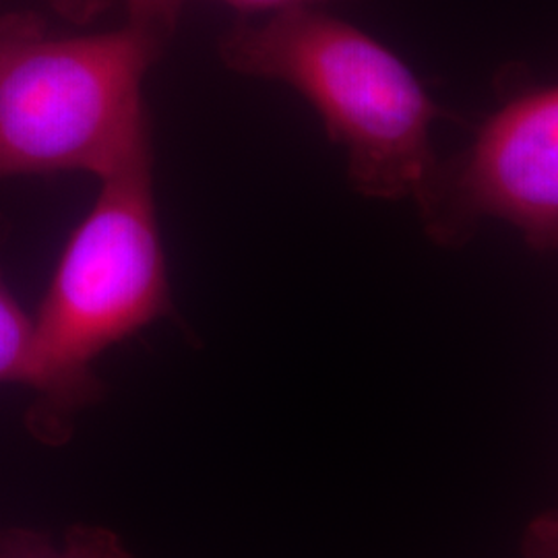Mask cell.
I'll return each instance as SVG.
<instances>
[{
  "mask_svg": "<svg viewBox=\"0 0 558 558\" xmlns=\"http://www.w3.org/2000/svg\"><path fill=\"white\" fill-rule=\"evenodd\" d=\"M220 59L244 77L281 81L317 110L348 154V180L373 199H412L426 218L440 166L430 126L440 108L412 69L356 25L313 7L239 21Z\"/></svg>",
  "mask_w": 558,
  "mask_h": 558,
  "instance_id": "6da1fadb",
  "label": "cell"
},
{
  "mask_svg": "<svg viewBox=\"0 0 558 558\" xmlns=\"http://www.w3.org/2000/svg\"><path fill=\"white\" fill-rule=\"evenodd\" d=\"M523 558H558V509L530 521L521 539Z\"/></svg>",
  "mask_w": 558,
  "mask_h": 558,
  "instance_id": "ba28073f",
  "label": "cell"
},
{
  "mask_svg": "<svg viewBox=\"0 0 558 558\" xmlns=\"http://www.w3.org/2000/svg\"><path fill=\"white\" fill-rule=\"evenodd\" d=\"M34 366V317H29L0 274V383L29 387Z\"/></svg>",
  "mask_w": 558,
  "mask_h": 558,
  "instance_id": "8992f818",
  "label": "cell"
},
{
  "mask_svg": "<svg viewBox=\"0 0 558 558\" xmlns=\"http://www.w3.org/2000/svg\"><path fill=\"white\" fill-rule=\"evenodd\" d=\"M484 216L513 223L538 251H558V85L502 106L474 145L440 168L428 234L459 240Z\"/></svg>",
  "mask_w": 558,
  "mask_h": 558,
  "instance_id": "277c9868",
  "label": "cell"
},
{
  "mask_svg": "<svg viewBox=\"0 0 558 558\" xmlns=\"http://www.w3.org/2000/svg\"><path fill=\"white\" fill-rule=\"evenodd\" d=\"M186 0H124L129 25L168 44L179 25L180 11Z\"/></svg>",
  "mask_w": 558,
  "mask_h": 558,
  "instance_id": "52a82bcc",
  "label": "cell"
},
{
  "mask_svg": "<svg viewBox=\"0 0 558 558\" xmlns=\"http://www.w3.org/2000/svg\"><path fill=\"white\" fill-rule=\"evenodd\" d=\"M48 7L62 20L85 25L104 15L114 0H46Z\"/></svg>",
  "mask_w": 558,
  "mask_h": 558,
  "instance_id": "9c48e42d",
  "label": "cell"
},
{
  "mask_svg": "<svg viewBox=\"0 0 558 558\" xmlns=\"http://www.w3.org/2000/svg\"><path fill=\"white\" fill-rule=\"evenodd\" d=\"M166 44L124 25L52 36L29 13L0 17V180L89 172L154 158L143 80Z\"/></svg>",
  "mask_w": 558,
  "mask_h": 558,
  "instance_id": "3957f363",
  "label": "cell"
},
{
  "mask_svg": "<svg viewBox=\"0 0 558 558\" xmlns=\"http://www.w3.org/2000/svg\"><path fill=\"white\" fill-rule=\"evenodd\" d=\"M0 558H135L119 534L101 525H73L60 542L27 527L0 532Z\"/></svg>",
  "mask_w": 558,
  "mask_h": 558,
  "instance_id": "5b68a950",
  "label": "cell"
},
{
  "mask_svg": "<svg viewBox=\"0 0 558 558\" xmlns=\"http://www.w3.org/2000/svg\"><path fill=\"white\" fill-rule=\"evenodd\" d=\"M234 11L244 13V15H257V13H279L288 9H299V7H313L327 0H220Z\"/></svg>",
  "mask_w": 558,
  "mask_h": 558,
  "instance_id": "30bf717a",
  "label": "cell"
},
{
  "mask_svg": "<svg viewBox=\"0 0 558 558\" xmlns=\"http://www.w3.org/2000/svg\"><path fill=\"white\" fill-rule=\"evenodd\" d=\"M174 315L161 246L154 158L101 180L100 197L66 242L34 317V401L25 426L64 445L104 398L94 364L106 350Z\"/></svg>",
  "mask_w": 558,
  "mask_h": 558,
  "instance_id": "7a4b0ae2",
  "label": "cell"
}]
</instances>
